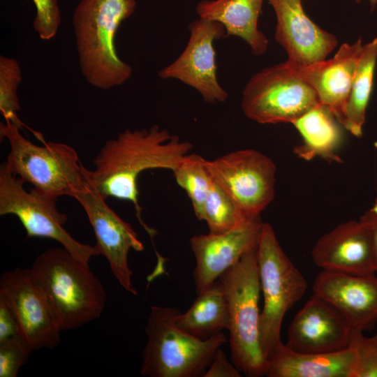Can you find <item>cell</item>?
Here are the masks:
<instances>
[{"label":"cell","instance_id":"6da1fadb","mask_svg":"<svg viewBox=\"0 0 377 377\" xmlns=\"http://www.w3.org/2000/svg\"><path fill=\"white\" fill-rule=\"evenodd\" d=\"M192 144L158 125L126 129L108 140L93 160L94 169L86 170L91 184L106 200L110 197L133 203L136 217L151 241L156 231L143 221L139 203L138 179L149 169L173 171Z\"/></svg>","mask_w":377,"mask_h":377},{"label":"cell","instance_id":"7a4b0ae2","mask_svg":"<svg viewBox=\"0 0 377 377\" xmlns=\"http://www.w3.org/2000/svg\"><path fill=\"white\" fill-rule=\"evenodd\" d=\"M136 0H80L73 27L81 73L92 87L108 90L126 82L132 68L118 56L116 34L131 17Z\"/></svg>","mask_w":377,"mask_h":377},{"label":"cell","instance_id":"3957f363","mask_svg":"<svg viewBox=\"0 0 377 377\" xmlns=\"http://www.w3.org/2000/svg\"><path fill=\"white\" fill-rule=\"evenodd\" d=\"M30 268L61 331L75 330L102 314L107 299L102 283L89 264L64 248L46 250Z\"/></svg>","mask_w":377,"mask_h":377},{"label":"cell","instance_id":"277c9868","mask_svg":"<svg viewBox=\"0 0 377 377\" xmlns=\"http://www.w3.org/2000/svg\"><path fill=\"white\" fill-rule=\"evenodd\" d=\"M177 307L151 306L142 352L140 374L148 377H200L216 351L227 341L219 332L207 339L198 338L176 323Z\"/></svg>","mask_w":377,"mask_h":377},{"label":"cell","instance_id":"5b68a950","mask_svg":"<svg viewBox=\"0 0 377 377\" xmlns=\"http://www.w3.org/2000/svg\"><path fill=\"white\" fill-rule=\"evenodd\" d=\"M9 121L0 124L1 138H6L10 151L3 164L6 169L29 183L40 194L57 198H74L88 184L87 168L71 146L60 142L34 144Z\"/></svg>","mask_w":377,"mask_h":377},{"label":"cell","instance_id":"8992f818","mask_svg":"<svg viewBox=\"0 0 377 377\" xmlns=\"http://www.w3.org/2000/svg\"><path fill=\"white\" fill-rule=\"evenodd\" d=\"M219 280L228 303V330L232 362L246 376H265L266 360L259 333L261 288L257 247L244 254Z\"/></svg>","mask_w":377,"mask_h":377},{"label":"cell","instance_id":"52a82bcc","mask_svg":"<svg viewBox=\"0 0 377 377\" xmlns=\"http://www.w3.org/2000/svg\"><path fill=\"white\" fill-rule=\"evenodd\" d=\"M257 259L264 303L259 333L263 354L267 359L282 343L281 327L286 312L304 295L307 281L282 249L269 223H263Z\"/></svg>","mask_w":377,"mask_h":377},{"label":"cell","instance_id":"ba28073f","mask_svg":"<svg viewBox=\"0 0 377 377\" xmlns=\"http://www.w3.org/2000/svg\"><path fill=\"white\" fill-rule=\"evenodd\" d=\"M318 103L315 90L286 61L253 75L242 91L243 112L264 124L293 123Z\"/></svg>","mask_w":377,"mask_h":377},{"label":"cell","instance_id":"9c48e42d","mask_svg":"<svg viewBox=\"0 0 377 377\" xmlns=\"http://www.w3.org/2000/svg\"><path fill=\"white\" fill-rule=\"evenodd\" d=\"M24 182L0 167V215L13 214L18 218L29 237H45L57 241L74 258L89 264L94 256L101 255L96 245L81 243L64 227L67 216L56 207L57 198L40 194L31 188L27 191Z\"/></svg>","mask_w":377,"mask_h":377},{"label":"cell","instance_id":"30bf717a","mask_svg":"<svg viewBox=\"0 0 377 377\" xmlns=\"http://www.w3.org/2000/svg\"><path fill=\"white\" fill-rule=\"evenodd\" d=\"M205 162L213 179L249 217L259 216L272 201L276 165L260 151L239 149Z\"/></svg>","mask_w":377,"mask_h":377},{"label":"cell","instance_id":"8fae6325","mask_svg":"<svg viewBox=\"0 0 377 377\" xmlns=\"http://www.w3.org/2000/svg\"><path fill=\"white\" fill-rule=\"evenodd\" d=\"M189 38L180 55L158 73L161 79L177 80L195 89L209 103L225 102L228 92L219 84L214 41L226 36L219 22L198 17L188 27Z\"/></svg>","mask_w":377,"mask_h":377},{"label":"cell","instance_id":"7c38bea8","mask_svg":"<svg viewBox=\"0 0 377 377\" xmlns=\"http://www.w3.org/2000/svg\"><path fill=\"white\" fill-rule=\"evenodd\" d=\"M0 297L13 313L20 335L33 351L59 344L61 331L31 268L16 267L2 273Z\"/></svg>","mask_w":377,"mask_h":377},{"label":"cell","instance_id":"4fadbf2b","mask_svg":"<svg viewBox=\"0 0 377 377\" xmlns=\"http://www.w3.org/2000/svg\"><path fill=\"white\" fill-rule=\"evenodd\" d=\"M73 198L83 207L96 237V246L108 260L112 274L124 290L136 295L128 255L131 249L139 252L145 249L138 234L108 205L89 181Z\"/></svg>","mask_w":377,"mask_h":377},{"label":"cell","instance_id":"5bb4252c","mask_svg":"<svg viewBox=\"0 0 377 377\" xmlns=\"http://www.w3.org/2000/svg\"><path fill=\"white\" fill-rule=\"evenodd\" d=\"M353 329L334 306L313 293L290 323L286 346L297 353L337 352L349 346Z\"/></svg>","mask_w":377,"mask_h":377},{"label":"cell","instance_id":"9a60e30c","mask_svg":"<svg viewBox=\"0 0 377 377\" xmlns=\"http://www.w3.org/2000/svg\"><path fill=\"white\" fill-rule=\"evenodd\" d=\"M263 223L260 216L225 232L197 235L190 239L196 262L193 276L197 294L257 247Z\"/></svg>","mask_w":377,"mask_h":377},{"label":"cell","instance_id":"2e32d148","mask_svg":"<svg viewBox=\"0 0 377 377\" xmlns=\"http://www.w3.org/2000/svg\"><path fill=\"white\" fill-rule=\"evenodd\" d=\"M311 257L323 270L360 276L376 272L371 237L360 220L343 222L321 236Z\"/></svg>","mask_w":377,"mask_h":377},{"label":"cell","instance_id":"e0dca14e","mask_svg":"<svg viewBox=\"0 0 377 377\" xmlns=\"http://www.w3.org/2000/svg\"><path fill=\"white\" fill-rule=\"evenodd\" d=\"M313 293L334 306L351 327L372 330L377 323V277L322 270L315 279Z\"/></svg>","mask_w":377,"mask_h":377},{"label":"cell","instance_id":"ac0fdd59","mask_svg":"<svg viewBox=\"0 0 377 377\" xmlns=\"http://www.w3.org/2000/svg\"><path fill=\"white\" fill-rule=\"evenodd\" d=\"M276 17L275 38L285 49L287 60L308 64L327 59L338 41L305 13L302 0H267Z\"/></svg>","mask_w":377,"mask_h":377},{"label":"cell","instance_id":"d6986e66","mask_svg":"<svg viewBox=\"0 0 377 377\" xmlns=\"http://www.w3.org/2000/svg\"><path fill=\"white\" fill-rule=\"evenodd\" d=\"M359 38L343 43L331 59L302 64L287 60L288 65L316 92L319 101L339 122L348 97L357 63L362 49Z\"/></svg>","mask_w":377,"mask_h":377},{"label":"cell","instance_id":"ffe728a7","mask_svg":"<svg viewBox=\"0 0 377 377\" xmlns=\"http://www.w3.org/2000/svg\"><path fill=\"white\" fill-rule=\"evenodd\" d=\"M357 357L351 346L332 353H297L281 343L267 359L268 377H355Z\"/></svg>","mask_w":377,"mask_h":377},{"label":"cell","instance_id":"44dd1931","mask_svg":"<svg viewBox=\"0 0 377 377\" xmlns=\"http://www.w3.org/2000/svg\"><path fill=\"white\" fill-rule=\"evenodd\" d=\"M264 0H202L195 10L199 17L218 22L225 28L226 36L244 40L256 55L264 54L268 39L258 28Z\"/></svg>","mask_w":377,"mask_h":377},{"label":"cell","instance_id":"7402d4cb","mask_svg":"<svg viewBox=\"0 0 377 377\" xmlns=\"http://www.w3.org/2000/svg\"><path fill=\"white\" fill-rule=\"evenodd\" d=\"M337 121L332 112L320 103L293 121L303 139V143L295 148L297 156L306 161L320 156L339 161L335 151L340 145L341 131Z\"/></svg>","mask_w":377,"mask_h":377},{"label":"cell","instance_id":"603a6c76","mask_svg":"<svg viewBox=\"0 0 377 377\" xmlns=\"http://www.w3.org/2000/svg\"><path fill=\"white\" fill-rule=\"evenodd\" d=\"M176 323L180 328L201 339L228 330V303L219 280L198 294L191 307L178 315Z\"/></svg>","mask_w":377,"mask_h":377},{"label":"cell","instance_id":"cb8c5ba5","mask_svg":"<svg viewBox=\"0 0 377 377\" xmlns=\"http://www.w3.org/2000/svg\"><path fill=\"white\" fill-rule=\"evenodd\" d=\"M377 61V38L363 44L348 97L339 123L353 135L360 138L366 110L372 91Z\"/></svg>","mask_w":377,"mask_h":377},{"label":"cell","instance_id":"d4e9b609","mask_svg":"<svg viewBox=\"0 0 377 377\" xmlns=\"http://www.w3.org/2000/svg\"><path fill=\"white\" fill-rule=\"evenodd\" d=\"M255 218L246 216L212 178V187L198 219L206 222L209 232H225Z\"/></svg>","mask_w":377,"mask_h":377},{"label":"cell","instance_id":"484cf974","mask_svg":"<svg viewBox=\"0 0 377 377\" xmlns=\"http://www.w3.org/2000/svg\"><path fill=\"white\" fill-rule=\"evenodd\" d=\"M205 161L199 154H188L172 171L176 182L188 196L198 219L212 185Z\"/></svg>","mask_w":377,"mask_h":377},{"label":"cell","instance_id":"4316f807","mask_svg":"<svg viewBox=\"0 0 377 377\" xmlns=\"http://www.w3.org/2000/svg\"><path fill=\"white\" fill-rule=\"evenodd\" d=\"M22 81V71L17 61L0 57V112L5 121H9L20 128L23 124L17 117L20 110L17 88Z\"/></svg>","mask_w":377,"mask_h":377},{"label":"cell","instance_id":"83f0119b","mask_svg":"<svg viewBox=\"0 0 377 377\" xmlns=\"http://www.w3.org/2000/svg\"><path fill=\"white\" fill-rule=\"evenodd\" d=\"M349 346L357 357L355 377H377V334L367 337L353 329Z\"/></svg>","mask_w":377,"mask_h":377},{"label":"cell","instance_id":"f1b7e54d","mask_svg":"<svg viewBox=\"0 0 377 377\" xmlns=\"http://www.w3.org/2000/svg\"><path fill=\"white\" fill-rule=\"evenodd\" d=\"M32 351L20 334L0 342V377H16Z\"/></svg>","mask_w":377,"mask_h":377},{"label":"cell","instance_id":"f546056e","mask_svg":"<svg viewBox=\"0 0 377 377\" xmlns=\"http://www.w3.org/2000/svg\"><path fill=\"white\" fill-rule=\"evenodd\" d=\"M36 8L33 27L40 39L49 40L57 34L61 13L57 0H32Z\"/></svg>","mask_w":377,"mask_h":377},{"label":"cell","instance_id":"4dcf8cb0","mask_svg":"<svg viewBox=\"0 0 377 377\" xmlns=\"http://www.w3.org/2000/svg\"><path fill=\"white\" fill-rule=\"evenodd\" d=\"M240 371L230 363L224 352L219 348L215 353L210 365L203 377H240Z\"/></svg>","mask_w":377,"mask_h":377},{"label":"cell","instance_id":"1f68e13d","mask_svg":"<svg viewBox=\"0 0 377 377\" xmlns=\"http://www.w3.org/2000/svg\"><path fill=\"white\" fill-rule=\"evenodd\" d=\"M20 334L16 318L6 302L0 297V342Z\"/></svg>","mask_w":377,"mask_h":377},{"label":"cell","instance_id":"d6a6232c","mask_svg":"<svg viewBox=\"0 0 377 377\" xmlns=\"http://www.w3.org/2000/svg\"><path fill=\"white\" fill-rule=\"evenodd\" d=\"M362 222L369 230L373 244L376 270L377 272V200L374 205L360 217Z\"/></svg>","mask_w":377,"mask_h":377},{"label":"cell","instance_id":"836d02e7","mask_svg":"<svg viewBox=\"0 0 377 377\" xmlns=\"http://www.w3.org/2000/svg\"><path fill=\"white\" fill-rule=\"evenodd\" d=\"M356 1H357V0H355Z\"/></svg>","mask_w":377,"mask_h":377}]
</instances>
